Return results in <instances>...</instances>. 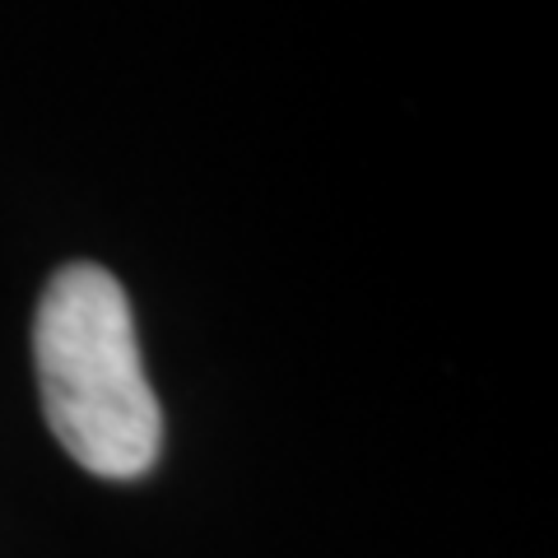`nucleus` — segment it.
Listing matches in <instances>:
<instances>
[{
	"instance_id": "obj_1",
	"label": "nucleus",
	"mask_w": 558,
	"mask_h": 558,
	"mask_svg": "<svg viewBox=\"0 0 558 558\" xmlns=\"http://www.w3.org/2000/svg\"><path fill=\"white\" fill-rule=\"evenodd\" d=\"M43 414L98 480H140L163 451V410L140 363L135 317L112 270L75 260L51 275L33 317Z\"/></svg>"
}]
</instances>
